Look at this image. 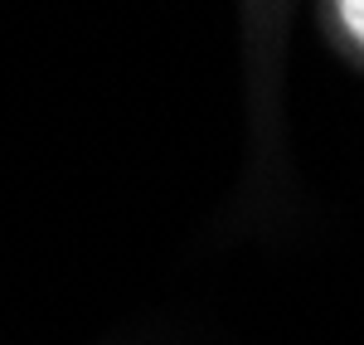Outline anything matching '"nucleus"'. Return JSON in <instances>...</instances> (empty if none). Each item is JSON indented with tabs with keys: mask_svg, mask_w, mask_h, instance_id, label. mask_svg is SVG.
Here are the masks:
<instances>
[{
	"mask_svg": "<svg viewBox=\"0 0 364 345\" xmlns=\"http://www.w3.org/2000/svg\"><path fill=\"white\" fill-rule=\"evenodd\" d=\"M340 15H345V25H350V34L364 44V0H340Z\"/></svg>",
	"mask_w": 364,
	"mask_h": 345,
	"instance_id": "nucleus-1",
	"label": "nucleus"
}]
</instances>
